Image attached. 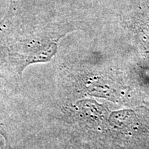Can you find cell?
Returning a JSON list of instances; mask_svg holds the SVG:
<instances>
[{"label":"cell","instance_id":"obj_2","mask_svg":"<svg viewBox=\"0 0 149 149\" xmlns=\"http://www.w3.org/2000/svg\"><path fill=\"white\" fill-rule=\"evenodd\" d=\"M23 27L17 4L11 0L8 11L0 21V60H7L9 44Z\"/></svg>","mask_w":149,"mask_h":149},{"label":"cell","instance_id":"obj_3","mask_svg":"<svg viewBox=\"0 0 149 149\" xmlns=\"http://www.w3.org/2000/svg\"><path fill=\"white\" fill-rule=\"evenodd\" d=\"M0 135L2 136L3 138H4L6 141V142H8V135H7V133H6V130H3L1 127H0Z\"/></svg>","mask_w":149,"mask_h":149},{"label":"cell","instance_id":"obj_1","mask_svg":"<svg viewBox=\"0 0 149 149\" xmlns=\"http://www.w3.org/2000/svg\"><path fill=\"white\" fill-rule=\"evenodd\" d=\"M64 35L48 26L35 27L28 31L24 26L9 44L7 61L22 76L30 65L51 61Z\"/></svg>","mask_w":149,"mask_h":149}]
</instances>
